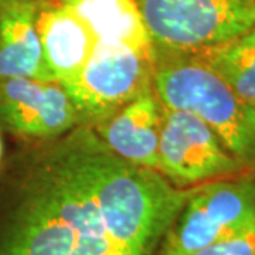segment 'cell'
Segmentation results:
<instances>
[{
    "instance_id": "6da1fadb",
    "label": "cell",
    "mask_w": 255,
    "mask_h": 255,
    "mask_svg": "<svg viewBox=\"0 0 255 255\" xmlns=\"http://www.w3.org/2000/svg\"><path fill=\"white\" fill-rule=\"evenodd\" d=\"M75 132L112 244L121 255H152L197 186L179 189L157 170L121 159L90 127Z\"/></svg>"
},
{
    "instance_id": "7a4b0ae2",
    "label": "cell",
    "mask_w": 255,
    "mask_h": 255,
    "mask_svg": "<svg viewBox=\"0 0 255 255\" xmlns=\"http://www.w3.org/2000/svg\"><path fill=\"white\" fill-rule=\"evenodd\" d=\"M0 176V255H73L78 237L64 219L53 139L20 152Z\"/></svg>"
},
{
    "instance_id": "3957f363",
    "label": "cell",
    "mask_w": 255,
    "mask_h": 255,
    "mask_svg": "<svg viewBox=\"0 0 255 255\" xmlns=\"http://www.w3.org/2000/svg\"><path fill=\"white\" fill-rule=\"evenodd\" d=\"M152 81L163 105L200 118L247 172L255 174V107L201 57L155 53Z\"/></svg>"
},
{
    "instance_id": "277c9868",
    "label": "cell",
    "mask_w": 255,
    "mask_h": 255,
    "mask_svg": "<svg viewBox=\"0 0 255 255\" xmlns=\"http://www.w3.org/2000/svg\"><path fill=\"white\" fill-rule=\"evenodd\" d=\"M153 53L201 54L255 26V0H136Z\"/></svg>"
},
{
    "instance_id": "5b68a950",
    "label": "cell",
    "mask_w": 255,
    "mask_h": 255,
    "mask_svg": "<svg viewBox=\"0 0 255 255\" xmlns=\"http://www.w3.org/2000/svg\"><path fill=\"white\" fill-rule=\"evenodd\" d=\"M255 219V174L197 186L160 243L159 255H193Z\"/></svg>"
},
{
    "instance_id": "8992f818",
    "label": "cell",
    "mask_w": 255,
    "mask_h": 255,
    "mask_svg": "<svg viewBox=\"0 0 255 255\" xmlns=\"http://www.w3.org/2000/svg\"><path fill=\"white\" fill-rule=\"evenodd\" d=\"M153 63L155 54L121 44L97 43L75 81L63 87L80 114L81 125L92 128L150 88Z\"/></svg>"
},
{
    "instance_id": "52a82bcc",
    "label": "cell",
    "mask_w": 255,
    "mask_h": 255,
    "mask_svg": "<svg viewBox=\"0 0 255 255\" xmlns=\"http://www.w3.org/2000/svg\"><path fill=\"white\" fill-rule=\"evenodd\" d=\"M157 172L179 189L248 173L220 137L190 112L162 108Z\"/></svg>"
},
{
    "instance_id": "ba28073f",
    "label": "cell",
    "mask_w": 255,
    "mask_h": 255,
    "mask_svg": "<svg viewBox=\"0 0 255 255\" xmlns=\"http://www.w3.org/2000/svg\"><path fill=\"white\" fill-rule=\"evenodd\" d=\"M80 125V114L60 82L23 77L0 80V129L43 142Z\"/></svg>"
},
{
    "instance_id": "9c48e42d",
    "label": "cell",
    "mask_w": 255,
    "mask_h": 255,
    "mask_svg": "<svg viewBox=\"0 0 255 255\" xmlns=\"http://www.w3.org/2000/svg\"><path fill=\"white\" fill-rule=\"evenodd\" d=\"M163 104L153 85L91 128L117 156L157 170Z\"/></svg>"
},
{
    "instance_id": "30bf717a",
    "label": "cell",
    "mask_w": 255,
    "mask_h": 255,
    "mask_svg": "<svg viewBox=\"0 0 255 255\" xmlns=\"http://www.w3.org/2000/svg\"><path fill=\"white\" fill-rule=\"evenodd\" d=\"M37 26L47 68L63 87L80 75L97 40L78 16L57 0H38Z\"/></svg>"
},
{
    "instance_id": "8fae6325",
    "label": "cell",
    "mask_w": 255,
    "mask_h": 255,
    "mask_svg": "<svg viewBox=\"0 0 255 255\" xmlns=\"http://www.w3.org/2000/svg\"><path fill=\"white\" fill-rule=\"evenodd\" d=\"M37 17L38 0H0V80L57 82L47 68Z\"/></svg>"
},
{
    "instance_id": "7c38bea8",
    "label": "cell",
    "mask_w": 255,
    "mask_h": 255,
    "mask_svg": "<svg viewBox=\"0 0 255 255\" xmlns=\"http://www.w3.org/2000/svg\"><path fill=\"white\" fill-rule=\"evenodd\" d=\"M91 30L97 43L155 54L136 0H57Z\"/></svg>"
},
{
    "instance_id": "4fadbf2b",
    "label": "cell",
    "mask_w": 255,
    "mask_h": 255,
    "mask_svg": "<svg viewBox=\"0 0 255 255\" xmlns=\"http://www.w3.org/2000/svg\"><path fill=\"white\" fill-rule=\"evenodd\" d=\"M197 55L255 107V26L233 41Z\"/></svg>"
},
{
    "instance_id": "5bb4252c",
    "label": "cell",
    "mask_w": 255,
    "mask_h": 255,
    "mask_svg": "<svg viewBox=\"0 0 255 255\" xmlns=\"http://www.w3.org/2000/svg\"><path fill=\"white\" fill-rule=\"evenodd\" d=\"M193 255H255V219L228 237Z\"/></svg>"
},
{
    "instance_id": "9a60e30c",
    "label": "cell",
    "mask_w": 255,
    "mask_h": 255,
    "mask_svg": "<svg viewBox=\"0 0 255 255\" xmlns=\"http://www.w3.org/2000/svg\"><path fill=\"white\" fill-rule=\"evenodd\" d=\"M1 156H3V139H1V132H0V160H1Z\"/></svg>"
}]
</instances>
